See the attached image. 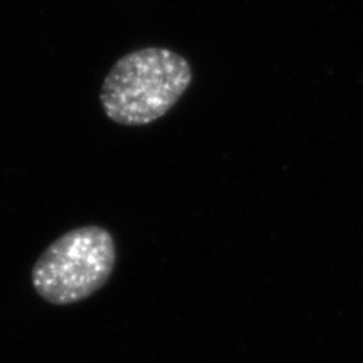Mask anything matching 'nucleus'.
<instances>
[{"label":"nucleus","instance_id":"obj_2","mask_svg":"<svg viewBox=\"0 0 363 363\" xmlns=\"http://www.w3.org/2000/svg\"><path fill=\"white\" fill-rule=\"evenodd\" d=\"M117 262L109 230L100 225L77 227L44 250L32 268V286L55 306L82 301L104 288Z\"/></svg>","mask_w":363,"mask_h":363},{"label":"nucleus","instance_id":"obj_1","mask_svg":"<svg viewBox=\"0 0 363 363\" xmlns=\"http://www.w3.org/2000/svg\"><path fill=\"white\" fill-rule=\"evenodd\" d=\"M192 82L184 56L165 48H145L120 58L106 74L100 104L121 126H145L172 111Z\"/></svg>","mask_w":363,"mask_h":363}]
</instances>
